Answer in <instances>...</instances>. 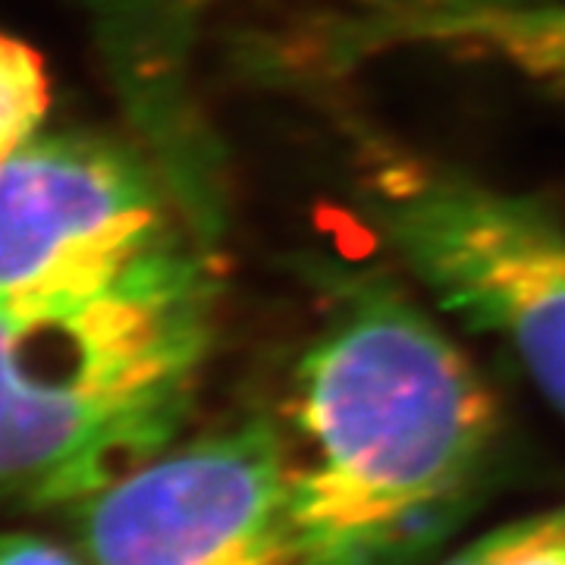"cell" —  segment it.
<instances>
[{
	"label": "cell",
	"mask_w": 565,
	"mask_h": 565,
	"mask_svg": "<svg viewBox=\"0 0 565 565\" xmlns=\"http://www.w3.org/2000/svg\"><path fill=\"white\" fill-rule=\"evenodd\" d=\"M214 305V267L173 233L88 296L0 308V500L79 505L177 444Z\"/></svg>",
	"instance_id": "obj_2"
},
{
	"label": "cell",
	"mask_w": 565,
	"mask_h": 565,
	"mask_svg": "<svg viewBox=\"0 0 565 565\" xmlns=\"http://www.w3.org/2000/svg\"><path fill=\"white\" fill-rule=\"evenodd\" d=\"M76 509L92 565H302L267 418L173 444Z\"/></svg>",
	"instance_id": "obj_4"
},
{
	"label": "cell",
	"mask_w": 565,
	"mask_h": 565,
	"mask_svg": "<svg viewBox=\"0 0 565 565\" xmlns=\"http://www.w3.org/2000/svg\"><path fill=\"white\" fill-rule=\"evenodd\" d=\"M377 3H403V7H471V3H515V0H377Z\"/></svg>",
	"instance_id": "obj_9"
},
{
	"label": "cell",
	"mask_w": 565,
	"mask_h": 565,
	"mask_svg": "<svg viewBox=\"0 0 565 565\" xmlns=\"http://www.w3.org/2000/svg\"><path fill=\"white\" fill-rule=\"evenodd\" d=\"M444 565H565V503L490 531Z\"/></svg>",
	"instance_id": "obj_7"
},
{
	"label": "cell",
	"mask_w": 565,
	"mask_h": 565,
	"mask_svg": "<svg viewBox=\"0 0 565 565\" xmlns=\"http://www.w3.org/2000/svg\"><path fill=\"white\" fill-rule=\"evenodd\" d=\"M0 565H82L73 553L35 534H0Z\"/></svg>",
	"instance_id": "obj_8"
},
{
	"label": "cell",
	"mask_w": 565,
	"mask_h": 565,
	"mask_svg": "<svg viewBox=\"0 0 565 565\" xmlns=\"http://www.w3.org/2000/svg\"><path fill=\"white\" fill-rule=\"evenodd\" d=\"M296 371L289 509L302 565H405L481 484L497 405L424 308L393 282H333Z\"/></svg>",
	"instance_id": "obj_1"
},
{
	"label": "cell",
	"mask_w": 565,
	"mask_h": 565,
	"mask_svg": "<svg viewBox=\"0 0 565 565\" xmlns=\"http://www.w3.org/2000/svg\"><path fill=\"white\" fill-rule=\"evenodd\" d=\"M359 199L434 305L500 340L565 418V223L534 199L399 154L364 167Z\"/></svg>",
	"instance_id": "obj_3"
},
{
	"label": "cell",
	"mask_w": 565,
	"mask_h": 565,
	"mask_svg": "<svg viewBox=\"0 0 565 565\" xmlns=\"http://www.w3.org/2000/svg\"><path fill=\"white\" fill-rule=\"evenodd\" d=\"M173 236L148 173L92 139H32L0 161V308L79 299Z\"/></svg>",
	"instance_id": "obj_5"
},
{
	"label": "cell",
	"mask_w": 565,
	"mask_h": 565,
	"mask_svg": "<svg viewBox=\"0 0 565 565\" xmlns=\"http://www.w3.org/2000/svg\"><path fill=\"white\" fill-rule=\"evenodd\" d=\"M51 107V88L41 57L17 39L0 35V161L39 139Z\"/></svg>",
	"instance_id": "obj_6"
}]
</instances>
